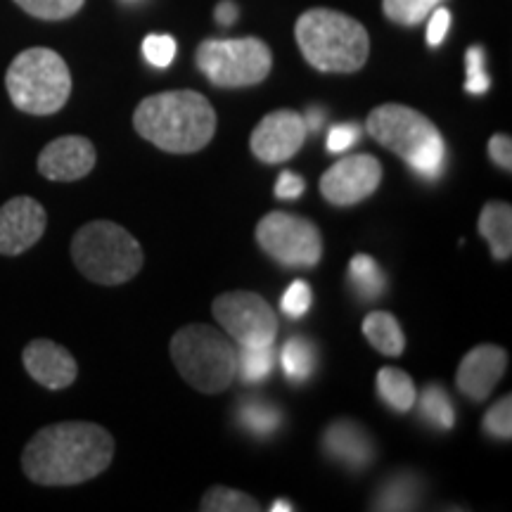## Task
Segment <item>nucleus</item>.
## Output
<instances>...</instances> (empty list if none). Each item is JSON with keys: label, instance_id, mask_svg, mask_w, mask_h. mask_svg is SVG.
<instances>
[{"label": "nucleus", "instance_id": "f257e3e1", "mask_svg": "<svg viewBox=\"0 0 512 512\" xmlns=\"http://www.w3.org/2000/svg\"><path fill=\"white\" fill-rule=\"evenodd\" d=\"M114 458V439L95 422H57L38 430L22 453V470L38 486H76L95 479Z\"/></svg>", "mask_w": 512, "mask_h": 512}, {"label": "nucleus", "instance_id": "f03ea898", "mask_svg": "<svg viewBox=\"0 0 512 512\" xmlns=\"http://www.w3.org/2000/svg\"><path fill=\"white\" fill-rule=\"evenodd\" d=\"M140 138L171 155H192L216 133L214 105L197 91H169L145 98L133 112Z\"/></svg>", "mask_w": 512, "mask_h": 512}, {"label": "nucleus", "instance_id": "7ed1b4c3", "mask_svg": "<svg viewBox=\"0 0 512 512\" xmlns=\"http://www.w3.org/2000/svg\"><path fill=\"white\" fill-rule=\"evenodd\" d=\"M299 50L313 69L325 74H354L370 55V36L354 17L330 8L306 10L294 27Z\"/></svg>", "mask_w": 512, "mask_h": 512}, {"label": "nucleus", "instance_id": "20e7f679", "mask_svg": "<svg viewBox=\"0 0 512 512\" xmlns=\"http://www.w3.org/2000/svg\"><path fill=\"white\" fill-rule=\"evenodd\" d=\"M368 133L401 157L415 174L437 181L446 169V143L432 119L408 105L387 102L368 114Z\"/></svg>", "mask_w": 512, "mask_h": 512}, {"label": "nucleus", "instance_id": "39448f33", "mask_svg": "<svg viewBox=\"0 0 512 512\" xmlns=\"http://www.w3.org/2000/svg\"><path fill=\"white\" fill-rule=\"evenodd\" d=\"M74 266L95 285H124L143 271L140 242L114 221H91L72 240Z\"/></svg>", "mask_w": 512, "mask_h": 512}, {"label": "nucleus", "instance_id": "423d86ee", "mask_svg": "<svg viewBox=\"0 0 512 512\" xmlns=\"http://www.w3.org/2000/svg\"><path fill=\"white\" fill-rule=\"evenodd\" d=\"M5 88L19 112L50 117L67 105L72 95V74L60 53L50 48H29L10 62Z\"/></svg>", "mask_w": 512, "mask_h": 512}, {"label": "nucleus", "instance_id": "0eeeda50", "mask_svg": "<svg viewBox=\"0 0 512 512\" xmlns=\"http://www.w3.org/2000/svg\"><path fill=\"white\" fill-rule=\"evenodd\" d=\"M171 361L202 394H221L238 377V349L211 325H185L171 339Z\"/></svg>", "mask_w": 512, "mask_h": 512}, {"label": "nucleus", "instance_id": "6e6552de", "mask_svg": "<svg viewBox=\"0 0 512 512\" xmlns=\"http://www.w3.org/2000/svg\"><path fill=\"white\" fill-rule=\"evenodd\" d=\"M197 69L219 88L256 86L271 74L273 53L261 38L202 41L195 53Z\"/></svg>", "mask_w": 512, "mask_h": 512}, {"label": "nucleus", "instance_id": "1a4fd4ad", "mask_svg": "<svg viewBox=\"0 0 512 512\" xmlns=\"http://www.w3.org/2000/svg\"><path fill=\"white\" fill-rule=\"evenodd\" d=\"M254 238L273 261L287 268H313L323 256V238L316 223L287 211L266 214L256 223Z\"/></svg>", "mask_w": 512, "mask_h": 512}, {"label": "nucleus", "instance_id": "9d476101", "mask_svg": "<svg viewBox=\"0 0 512 512\" xmlns=\"http://www.w3.org/2000/svg\"><path fill=\"white\" fill-rule=\"evenodd\" d=\"M216 323L240 347H271L278 337V316L261 294L226 292L211 304Z\"/></svg>", "mask_w": 512, "mask_h": 512}, {"label": "nucleus", "instance_id": "9b49d317", "mask_svg": "<svg viewBox=\"0 0 512 512\" xmlns=\"http://www.w3.org/2000/svg\"><path fill=\"white\" fill-rule=\"evenodd\" d=\"M382 164L370 155L339 159L320 178V195L335 207H351L368 200L380 188Z\"/></svg>", "mask_w": 512, "mask_h": 512}, {"label": "nucleus", "instance_id": "f8f14e48", "mask_svg": "<svg viewBox=\"0 0 512 512\" xmlns=\"http://www.w3.org/2000/svg\"><path fill=\"white\" fill-rule=\"evenodd\" d=\"M309 126L302 114L292 110H278L266 114L256 124L249 138V150L264 164H283L302 150Z\"/></svg>", "mask_w": 512, "mask_h": 512}, {"label": "nucleus", "instance_id": "ddd939ff", "mask_svg": "<svg viewBox=\"0 0 512 512\" xmlns=\"http://www.w3.org/2000/svg\"><path fill=\"white\" fill-rule=\"evenodd\" d=\"M48 228V214L34 197H12L0 207V254L19 256L36 245Z\"/></svg>", "mask_w": 512, "mask_h": 512}, {"label": "nucleus", "instance_id": "4468645a", "mask_svg": "<svg viewBox=\"0 0 512 512\" xmlns=\"http://www.w3.org/2000/svg\"><path fill=\"white\" fill-rule=\"evenodd\" d=\"M98 152L83 136H62L48 143L38 155V174L53 183H74L95 169Z\"/></svg>", "mask_w": 512, "mask_h": 512}, {"label": "nucleus", "instance_id": "2eb2a0df", "mask_svg": "<svg viewBox=\"0 0 512 512\" xmlns=\"http://www.w3.org/2000/svg\"><path fill=\"white\" fill-rule=\"evenodd\" d=\"M508 370V351L496 344H479L460 361L456 384L467 399L484 403Z\"/></svg>", "mask_w": 512, "mask_h": 512}, {"label": "nucleus", "instance_id": "dca6fc26", "mask_svg": "<svg viewBox=\"0 0 512 512\" xmlns=\"http://www.w3.org/2000/svg\"><path fill=\"white\" fill-rule=\"evenodd\" d=\"M22 363L29 377L50 392L72 387L79 377V363L53 339H34L22 351Z\"/></svg>", "mask_w": 512, "mask_h": 512}, {"label": "nucleus", "instance_id": "f3484780", "mask_svg": "<svg viewBox=\"0 0 512 512\" xmlns=\"http://www.w3.org/2000/svg\"><path fill=\"white\" fill-rule=\"evenodd\" d=\"M325 453L337 463L361 470L373 460V439L354 420H337L332 422L323 437Z\"/></svg>", "mask_w": 512, "mask_h": 512}, {"label": "nucleus", "instance_id": "a211bd4d", "mask_svg": "<svg viewBox=\"0 0 512 512\" xmlns=\"http://www.w3.org/2000/svg\"><path fill=\"white\" fill-rule=\"evenodd\" d=\"M479 235L489 242L496 261L510 259L512 254V207L508 202L484 204L479 214Z\"/></svg>", "mask_w": 512, "mask_h": 512}, {"label": "nucleus", "instance_id": "6ab92c4d", "mask_svg": "<svg viewBox=\"0 0 512 512\" xmlns=\"http://www.w3.org/2000/svg\"><path fill=\"white\" fill-rule=\"evenodd\" d=\"M363 335L384 356H401L406 349V337L403 330L392 313L387 311H373L363 320Z\"/></svg>", "mask_w": 512, "mask_h": 512}, {"label": "nucleus", "instance_id": "aec40b11", "mask_svg": "<svg viewBox=\"0 0 512 512\" xmlns=\"http://www.w3.org/2000/svg\"><path fill=\"white\" fill-rule=\"evenodd\" d=\"M377 392L396 413H408L418 401V389H415L413 377L401 368H382L377 373Z\"/></svg>", "mask_w": 512, "mask_h": 512}, {"label": "nucleus", "instance_id": "412c9836", "mask_svg": "<svg viewBox=\"0 0 512 512\" xmlns=\"http://www.w3.org/2000/svg\"><path fill=\"white\" fill-rule=\"evenodd\" d=\"M349 283L354 285V290L361 297L380 299L384 287H387V278H384L380 266L375 264L373 256L356 254L349 264Z\"/></svg>", "mask_w": 512, "mask_h": 512}, {"label": "nucleus", "instance_id": "4be33fe9", "mask_svg": "<svg viewBox=\"0 0 512 512\" xmlns=\"http://www.w3.org/2000/svg\"><path fill=\"white\" fill-rule=\"evenodd\" d=\"M280 363H283L285 375L290 377L292 382H304L309 380L313 370H316V351H313L309 339L292 337L283 347Z\"/></svg>", "mask_w": 512, "mask_h": 512}, {"label": "nucleus", "instance_id": "5701e85b", "mask_svg": "<svg viewBox=\"0 0 512 512\" xmlns=\"http://www.w3.org/2000/svg\"><path fill=\"white\" fill-rule=\"evenodd\" d=\"M200 510L204 512H259V503L245 491L230 489V486H211L204 494Z\"/></svg>", "mask_w": 512, "mask_h": 512}, {"label": "nucleus", "instance_id": "b1692460", "mask_svg": "<svg viewBox=\"0 0 512 512\" xmlns=\"http://www.w3.org/2000/svg\"><path fill=\"white\" fill-rule=\"evenodd\" d=\"M444 0H382L384 17L392 19L394 24H401V27H415V24L425 22L427 17L432 15L434 8Z\"/></svg>", "mask_w": 512, "mask_h": 512}, {"label": "nucleus", "instance_id": "393cba45", "mask_svg": "<svg viewBox=\"0 0 512 512\" xmlns=\"http://www.w3.org/2000/svg\"><path fill=\"white\" fill-rule=\"evenodd\" d=\"M420 413L427 422H432L439 430H451L456 422V413H453V403L448 394L439 384H430L420 396Z\"/></svg>", "mask_w": 512, "mask_h": 512}, {"label": "nucleus", "instance_id": "a878e982", "mask_svg": "<svg viewBox=\"0 0 512 512\" xmlns=\"http://www.w3.org/2000/svg\"><path fill=\"white\" fill-rule=\"evenodd\" d=\"M418 501V484L413 477L401 475L382 486V491L377 494V510H411Z\"/></svg>", "mask_w": 512, "mask_h": 512}, {"label": "nucleus", "instance_id": "bb28decb", "mask_svg": "<svg viewBox=\"0 0 512 512\" xmlns=\"http://www.w3.org/2000/svg\"><path fill=\"white\" fill-rule=\"evenodd\" d=\"M240 425L256 437H268L280 427V411L271 403L249 401L240 411Z\"/></svg>", "mask_w": 512, "mask_h": 512}, {"label": "nucleus", "instance_id": "cd10ccee", "mask_svg": "<svg viewBox=\"0 0 512 512\" xmlns=\"http://www.w3.org/2000/svg\"><path fill=\"white\" fill-rule=\"evenodd\" d=\"M275 351L271 347H242L238 354V373L245 382H261L273 373Z\"/></svg>", "mask_w": 512, "mask_h": 512}, {"label": "nucleus", "instance_id": "c85d7f7f", "mask_svg": "<svg viewBox=\"0 0 512 512\" xmlns=\"http://www.w3.org/2000/svg\"><path fill=\"white\" fill-rule=\"evenodd\" d=\"M27 15L46 22H62V19L74 17L83 8L86 0H15Z\"/></svg>", "mask_w": 512, "mask_h": 512}, {"label": "nucleus", "instance_id": "c756f323", "mask_svg": "<svg viewBox=\"0 0 512 512\" xmlns=\"http://www.w3.org/2000/svg\"><path fill=\"white\" fill-rule=\"evenodd\" d=\"M484 432L489 437L501 439V441H510L512 439V396H503L501 401L494 403L489 408L482 420Z\"/></svg>", "mask_w": 512, "mask_h": 512}, {"label": "nucleus", "instance_id": "7c9ffc66", "mask_svg": "<svg viewBox=\"0 0 512 512\" xmlns=\"http://www.w3.org/2000/svg\"><path fill=\"white\" fill-rule=\"evenodd\" d=\"M484 48L472 46L465 55V67H467V79H465V91L472 95H482L489 91V76L484 72Z\"/></svg>", "mask_w": 512, "mask_h": 512}, {"label": "nucleus", "instance_id": "2f4dec72", "mask_svg": "<svg viewBox=\"0 0 512 512\" xmlns=\"http://www.w3.org/2000/svg\"><path fill=\"white\" fill-rule=\"evenodd\" d=\"M145 60L157 69H166L176 57V41L171 36L152 34L143 41Z\"/></svg>", "mask_w": 512, "mask_h": 512}, {"label": "nucleus", "instance_id": "473e14b6", "mask_svg": "<svg viewBox=\"0 0 512 512\" xmlns=\"http://www.w3.org/2000/svg\"><path fill=\"white\" fill-rule=\"evenodd\" d=\"M313 304V292L309 283H304V280H294V283L287 287L285 294H283V313H287L290 318H302L306 311L311 309Z\"/></svg>", "mask_w": 512, "mask_h": 512}, {"label": "nucleus", "instance_id": "72a5a7b5", "mask_svg": "<svg viewBox=\"0 0 512 512\" xmlns=\"http://www.w3.org/2000/svg\"><path fill=\"white\" fill-rule=\"evenodd\" d=\"M361 138V131H358L356 124H339L330 128L328 133V150L330 152H347L349 147H354Z\"/></svg>", "mask_w": 512, "mask_h": 512}, {"label": "nucleus", "instance_id": "f704fd0d", "mask_svg": "<svg viewBox=\"0 0 512 512\" xmlns=\"http://www.w3.org/2000/svg\"><path fill=\"white\" fill-rule=\"evenodd\" d=\"M448 27H451V12L439 5V8L432 10L430 24H427V43H430L432 48L441 46V41H444L448 34Z\"/></svg>", "mask_w": 512, "mask_h": 512}, {"label": "nucleus", "instance_id": "c9c22d12", "mask_svg": "<svg viewBox=\"0 0 512 512\" xmlns=\"http://www.w3.org/2000/svg\"><path fill=\"white\" fill-rule=\"evenodd\" d=\"M304 190H306L304 178L292 174V171H283L278 178V183H275V188H273L278 200H297V197H302Z\"/></svg>", "mask_w": 512, "mask_h": 512}, {"label": "nucleus", "instance_id": "e433bc0d", "mask_svg": "<svg viewBox=\"0 0 512 512\" xmlns=\"http://www.w3.org/2000/svg\"><path fill=\"white\" fill-rule=\"evenodd\" d=\"M489 157L494 159L496 166H501L503 171H512V140L510 136H503V133H496L489 140Z\"/></svg>", "mask_w": 512, "mask_h": 512}, {"label": "nucleus", "instance_id": "4c0bfd02", "mask_svg": "<svg viewBox=\"0 0 512 512\" xmlns=\"http://www.w3.org/2000/svg\"><path fill=\"white\" fill-rule=\"evenodd\" d=\"M216 22L219 24H223V27H230V24L235 22V19H238V5H233V3H221L219 8H216Z\"/></svg>", "mask_w": 512, "mask_h": 512}, {"label": "nucleus", "instance_id": "58836bf2", "mask_svg": "<svg viewBox=\"0 0 512 512\" xmlns=\"http://www.w3.org/2000/svg\"><path fill=\"white\" fill-rule=\"evenodd\" d=\"M304 121H306V126L311 128V131H318V128L323 126V112L313 107V110H309V114L304 117Z\"/></svg>", "mask_w": 512, "mask_h": 512}, {"label": "nucleus", "instance_id": "ea45409f", "mask_svg": "<svg viewBox=\"0 0 512 512\" xmlns=\"http://www.w3.org/2000/svg\"><path fill=\"white\" fill-rule=\"evenodd\" d=\"M271 510H273V512H285V510H294V505H292L290 501H275V503L271 505Z\"/></svg>", "mask_w": 512, "mask_h": 512}]
</instances>
